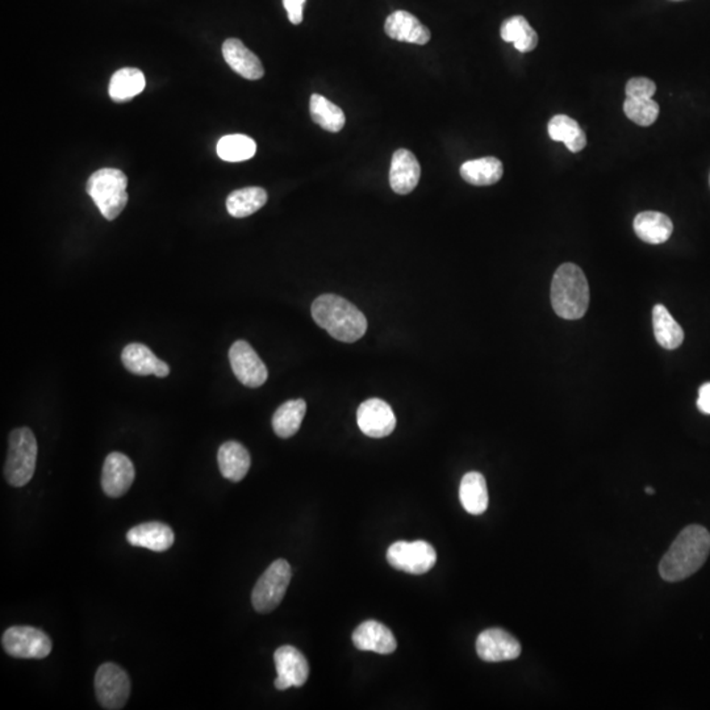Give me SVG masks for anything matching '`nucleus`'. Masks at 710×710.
<instances>
[{
	"label": "nucleus",
	"mask_w": 710,
	"mask_h": 710,
	"mask_svg": "<svg viewBox=\"0 0 710 710\" xmlns=\"http://www.w3.org/2000/svg\"><path fill=\"white\" fill-rule=\"evenodd\" d=\"M709 553V531L700 525L687 526L663 556L659 573L670 583L684 581L704 566Z\"/></svg>",
	"instance_id": "1"
},
{
	"label": "nucleus",
	"mask_w": 710,
	"mask_h": 710,
	"mask_svg": "<svg viewBox=\"0 0 710 710\" xmlns=\"http://www.w3.org/2000/svg\"><path fill=\"white\" fill-rule=\"evenodd\" d=\"M311 312L316 324L338 341L352 344L366 333V317L344 297L322 295L314 300Z\"/></svg>",
	"instance_id": "2"
},
{
	"label": "nucleus",
	"mask_w": 710,
	"mask_h": 710,
	"mask_svg": "<svg viewBox=\"0 0 710 710\" xmlns=\"http://www.w3.org/2000/svg\"><path fill=\"white\" fill-rule=\"evenodd\" d=\"M551 305L562 319L579 320L589 305V286L581 267L564 263L556 270L551 283Z\"/></svg>",
	"instance_id": "3"
},
{
	"label": "nucleus",
	"mask_w": 710,
	"mask_h": 710,
	"mask_svg": "<svg viewBox=\"0 0 710 710\" xmlns=\"http://www.w3.org/2000/svg\"><path fill=\"white\" fill-rule=\"evenodd\" d=\"M128 178L121 170L100 169L88 180V194L105 219L115 220L128 203Z\"/></svg>",
	"instance_id": "4"
},
{
	"label": "nucleus",
	"mask_w": 710,
	"mask_h": 710,
	"mask_svg": "<svg viewBox=\"0 0 710 710\" xmlns=\"http://www.w3.org/2000/svg\"><path fill=\"white\" fill-rule=\"evenodd\" d=\"M38 462V441L29 428L11 431L4 478L13 487H23L33 478Z\"/></svg>",
	"instance_id": "5"
},
{
	"label": "nucleus",
	"mask_w": 710,
	"mask_h": 710,
	"mask_svg": "<svg viewBox=\"0 0 710 710\" xmlns=\"http://www.w3.org/2000/svg\"><path fill=\"white\" fill-rule=\"evenodd\" d=\"M292 571L288 562L277 559L258 579L252 592V603L258 614H271L282 603L291 583Z\"/></svg>",
	"instance_id": "6"
},
{
	"label": "nucleus",
	"mask_w": 710,
	"mask_h": 710,
	"mask_svg": "<svg viewBox=\"0 0 710 710\" xmlns=\"http://www.w3.org/2000/svg\"><path fill=\"white\" fill-rule=\"evenodd\" d=\"M95 693L103 708L122 709L130 695L129 676L115 663H104L95 675Z\"/></svg>",
	"instance_id": "7"
},
{
	"label": "nucleus",
	"mask_w": 710,
	"mask_h": 710,
	"mask_svg": "<svg viewBox=\"0 0 710 710\" xmlns=\"http://www.w3.org/2000/svg\"><path fill=\"white\" fill-rule=\"evenodd\" d=\"M5 653L18 659H44L52 651V639L40 629L13 626L2 637Z\"/></svg>",
	"instance_id": "8"
},
{
	"label": "nucleus",
	"mask_w": 710,
	"mask_h": 710,
	"mask_svg": "<svg viewBox=\"0 0 710 710\" xmlns=\"http://www.w3.org/2000/svg\"><path fill=\"white\" fill-rule=\"evenodd\" d=\"M387 561L395 570L422 575L436 564L437 553L433 546L425 541H399L389 546Z\"/></svg>",
	"instance_id": "9"
},
{
	"label": "nucleus",
	"mask_w": 710,
	"mask_h": 710,
	"mask_svg": "<svg viewBox=\"0 0 710 710\" xmlns=\"http://www.w3.org/2000/svg\"><path fill=\"white\" fill-rule=\"evenodd\" d=\"M230 366L244 386L258 388L266 383L269 372L260 355L246 341H236L230 350Z\"/></svg>",
	"instance_id": "10"
},
{
	"label": "nucleus",
	"mask_w": 710,
	"mask_h": 710,
	"mask_svg": "<svg viewBox=\"0 0 710 710\" xmlns=\"http://www.w3.org/2000/svg\"><path fill=\"white\" fill-rule=\"evenodd\" d=\"M278 676L275 688L286 690L291 687H303L308 681L309 664L305 656L294 646H282L274 654Z\"/></svg>",
	"instance_id": "11"
},
{
	"label": "nucleus",
	"mask_w": 710,
	"mask_h": 710,
	"mask_svg": "<svg viewBox=\"0 0 710 710\" xmlns=\"http://www.w3.org/2000/svg\"><path fill=\"white\" fill-rule=\"evenodd\" d=\"M356 422L362 433L372 439H383L397 428V416L389 404L375 397L359 405Z\"/></svg>",
	"instance_id": "12"
},
{
	"label": "nucleus",
	"mask_w": 710,
	"mask_h": 710,
	"mask_svg": "<svg viewBox=\"0 0 710 710\" xmlns=\"http://www.w3.org/2000/svg\"><path fill=\"white\" fill-rule=\"evenodd\" d=\"M476 653L484 662L514 661L521 654L519 640L503 629H487L476 639Z\"/></svg>",
	"instance_id": "13"
},
{
	"label": "nucleus",
	"mask_w": 710,
	"mask_h": 710,
	"mask_svg": "<svg viewBox=\"0 0 710 710\" xmlns=\"http://www.w3.org/2000/svg\"><path fill=\"white\" fill-rule=\"evenodd\" d=\"M136 472L132 461L124 454L111 453L105 458L102 472L103 491L110 497H121L129 491Z\"/></svg>",
	"instance_id": "14"
},
{
	"label": "nucleus",
	"mask_w": 710,
	"mask_h": 710,
	"mask_svg": "<svg viewBox=\"0 0 710 710\" xmlns=\"http://www.w3.org/2000/svg\"><path fill=\"white\" fill-rule=\"evenodd\" d=\"M353 643L358 650L388 656L397 648L392 631L378 621H364L353 633Z\"/></svg>",
	"instance_id": "15"
},
{
	"label": "nucleus",
	"mask_w": 710,
	"mask_h": 710,
	"mask_svg": "<svg viewBox=\"0 0 710 710\" xmlns=\"http://www.w3.org/2000/svg\"><path fill=\"white\" fill-rule=\"evenodd\" d=\"M121 361L128 372L140 377L155 375L157 378H166L170 374L169 364L158 359L144 344L127 345L122 350Z\"/></svg>",
	"instance_id": "16"
},
{
	"label": "nucleus",
	"mask_w": 710,
	"mask_h": 710,
	"mask_svg": "<svg viewBox=\"0 0 710 710\" xmlns=\"http://www.w3.org/2000/svg\"><path fill=\"white\" fill-rule=\"evenodd\" d=\"M388 38L403 43L425 46L430 41V30L416 16L406 11H397L387 18L384 24Z\"/></svg>",
	"instance_id": "17"
},
{
	"label": "nucleus",
	"mask_w": 710,
	"mask_h": 710,
	"mask_svg": "<svg viewBox=\"0 0 710 710\" xmlns=\"http://www.w3.org/2000/svg\"><path fill=\"white\" fill-rule=\"evenodd\" d=\"M422 177V167L413 153L406 149H399L392 155L389 183L397 194L406 195L413 191L419 185Z\"/></svg>",
	"instance_id": "18"
},
{
	"label": "nucleus",
	"mask_w": 710,
	"mask_h": 710,
	"mask_svg": "<svg viewBox=\"0 0 710 710\" xmlns=\"http://www.w3.org/2000/svg\"><path fill=\"white\" fill-rule=\"evenodd\" d=\"M127 541L136 547L163 553L174 545L175 536L172 529L166 523L152 521L130 529L127 534Z\"/></svg>",
	"instance_id": "19"
},
{
	"label": "nucleus",
	"mask_w": 710,
	"mask_h": 710,
	"mask_svg": "<svg viewBox=\"0 0 710 710\" xmlns=\"http://www.w3.org/2000/svg\"><path fill=\"white\" fill-rule=\"evenodd\" d=\"M222 55L225 63L245 79L257 80L263 77L264 71L260 58L238 38H228L222 44Z\"/></svg>",
	"instance_id": "20"
},
{
	"label": "nucleus",
	"mask_w": 710,
	"mask_h": 710,
	"mask_svg": "<svg viewBox=\"0 0 710 710\" xmlns=\"http://www.w3.org/2000/svg\"><path fill=\"white\" fill-rule=\"evenodd\" d=\"M217 462L222 476L235 483L246 476L252 464L249 451L236 441H228L220 447Z\"/></svg>",
	"instance_id": "21"
},
{
	"label": "nucleus",
	"mask_w": 710,
	"mask_h": 710,
	"mask_svg": "<svg viewBox=\"0 0 710 710\" xmlns=\"http://www.w3.org/2000/svg\"><path fill=\"white\" fill-rule=\"evenodd\" d=\"M459 498L464 511L473 516L483 514L489 508V489L486 479L480 472H467L462 478Z\"/></svg>",
	"instance_id": "22"
},
{
	"label": "nucleus",
	"mask_w": 710,
	"mask_h": 710,
	"mask_svg": "<svg viewBox=\"0 0 710 710\" xmlns=\"http://www.w3.org/2000/svg\"><path fill=\"white\" fill-rule=\"evenodd\" d=\"M634 232L642 241L659 245L667 241L673 232V224L667 214L647 211L637 214L634 219Z\"/></svg>",
	"instance_id": "23"
},
{
	"label": "nucleus",
	"mask_w": 710,
	"mask_h": 710,
	"mask_svg": "<svg viewBox=\"0 0 710 710\" xmlns=\"http://www.w3.org/2000/svg\"><path fill=\"white\" fill-rule=\"evenodd\" d=\"M504 167L495 157L467 161L461 166V175L472 186H491L503 178Z\"/></svg>",
	"instance_id": "24"
},
{
	"label": "nucleus",
	"mask_w": 710,
	"mask_h": 710,
	"mask_svg": "<svg viewBox=\"0 0 710 710\" xmlns=\"http://www.w3.org/2000/svg\"><path fill=\"white\" fill-rule=\"evenodd\" d=\"M653 327L656 342L664 349H678L683 344L684 330L664 305H656L654 307Z\"/></svg>",
	"instance_id": "25"
},
{
	"label": "nucleus",
	"mask_w": 710,
	"mask_h": 710,
	"mask_svg": "<svg viewBox=\"0 0 710 710\" xmlns=\"http://www.w3.org/2000/svg\"><path fill=\"white\" fill-rule=\"evenodd\" d=\"M307 412V404L303 399L289 400L277 409L272 416V429L280 439L295 436L302 426Z\"/></svg>",
	"instance_id": "26"
},
{
	"label": "nucleus",
	"mask_w": 710,
	"mask_h": 710,
	"mask_svg": "<svg viewBox=\"0 0 710 710\" xmlns=\"http://www.w3.org/2000/svg\"><path fill=\"white\" fill-rule=\"evenodd\" d=\"M548 136L551 140L564 142L567 149L572 153L581 152L586 147V133L578 121L567 115H556L548 122Z\"/></svg>",
	"instance_id": "27"
},
{
	"label": "nucleus",
	"mask_w": 710,
	"mask_h": 710,
	"mask_svg": "<svg viewBox=\"0 0 710 710\" xmlns=\"http://www.w3.org/2000/svg\"><path fill=\"white\" fill-rule=\"evenodd\" d=\"M145 75L144 72L136 68H124L120 69L111 78L110 93L111 99L113 102H127L132 97L138 96L144 91Z\"/></svg>",
	"instance_id": "28"
},
{
	"label": "nucleus",
	"mask_w": 710,
	"mask_h": 710,
	"mask_svg": "<svg viewBox=\"0 0 710 710\" xmlns=\"http://www.w3.org/2000/svg\"><path fill=\"white\" fill-rule=\"evenodd\" d=\"M501 38L514 44L521 53H529L539 46V35L523 16H512L501 25Z\"/></svg>",
	"instance_id": "29"
},
{
	"label": "nucleus",
	"mask_w": 710,
	"mask_h": 710,
	"mask_svg": "<svg viewBox=\"0 0 710 710\" xmlns=\"http://www.w3.org/2000/svg\"><path fill=\"white\" fill-rule=\"evenodd\" d=\"M267 202V192L261 188L236 189L227 197V210L230 216L242 219L260 211Z\"/></svg>",
	"instance_id": "30"
},
{
	"label": "nucleus",
	"mask_w": 710,
	"mask_h": 710,
	"mask_svg": "<svg viewBox=\"0 0 710 710\" xmlns=\"http://www.w3.org/2000/svg\"><path fill=\"white\" fill-rule=\"evenodd\" d=\"M309 111L313 121L328 132H339L347 122L344 111L319 94L312 95Z\"/></svg>",
	"instance_id": "31"
},
{
	"label": "nucleus",
	"mask_w": 710,
	"mask_h": 710,
	"mask_svg": "<svg viewBox=\"0 0 710 710\" xmlns=\"http://www.w3.org/2000/svg\"><path fill=\"white\" fill-rule=\"evenodd\" d=\"M217 155L227 163H242L255 157L257 145L244 135H230L217 142Z\"/></svg>",
	"instance_id": "32"
},
{
	"label": "nucleus",
	"mask_w": 710,
	"mask_h": 710,
	"mask_svg": "<svg viewBox=\"0 0 710 710\" xmlns=\"http://www.w3.org/2000/svg\"><path fill=\"white\" fill-rule=\"evenodd\" d=\"M623 111H625V115L628 116V119L640 125V127L653 125L659 116L658 103L654 102L653 99L626 97L625 103H623Z\"/></svg>",
	"instance_id": "33"
},
{
	"label": "nucleus",
	"mask_w": 710,
	"mask_h": 710,
	"mask_svg": "<svg viewBox=\"0 0 710 710\" xmlns=\"http://www.w3.org/2000/svg\"><path fill=\"white\" fill-rule=\"evenodd\" d=\"M656 85L648 78H631L626 85V96L637 99H653Z\"/></svg>",
	"instance_id": "34"
},
{
	"label": "nucleus",
	"mask_w": 710,
	"mask_h": 710,
	"mask_svg": "<svg viewBox=\"0 0 710 710\" xmlns=\"http://www.w3.org/2000/svg\"><path fill=\"white\" fill-rule=\"evenodd\" d=\"M307 0H283L284 8H286L288 21L292 24L299 25L303 21V10Z\"/></svg>",
	"instance_id": "35"
},
{
	"label": "nucleus",
	"mask_w": 710,
	"mask_h": 710,
	"mask_svg": "<svg viewBox=\"0 0 710 710\" xmlns=\"http://www.w3.org/2000/svg\"><path fill=\"white\" fill-rule=\"evenodd\" d=\"M697 408L703 413L710 414V383L703 384L698 391Z\"/></svg>",
	"instance_id": "36"
},
{
	"label": "nucleus",
	"mask_w": 710,
	"mask_h": 710,
	"mask_svg": "<svg viewBox=\"0 0 710 710\" xmlns=\"http://www.w3.org/2000/svg\"><path fill=\"white\" fill-rule=\"evenodd\" d=\"M654 492H656V491H654V489H651V487H646V494L654 495Z\"/></svg>",
	"instance_id": "37"
},
{
	"label": "nucleus",
	"mask_w": 710,
	"mask_h": 710,
	"mask_svg": "<svg viewBox=\"0 0 710 710\" xmlns=\"http://www.w3.org/2000/svg\"><path fill=\"white\" fill-rule=\"evenodd\" d=\"M673 2H679V0H673Z\"/></svg>",
	"instance_id": "38"
}]
</instances>
